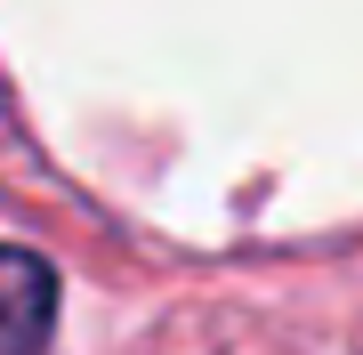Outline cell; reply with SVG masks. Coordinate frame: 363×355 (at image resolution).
I'll return each instance as SVG.
<instances>
[{
	"mask_svg": "<svg viewBox=\"0 0 363 355\" xmlns=\"http://www.w3.org/2000/svg\"><path fill=\"white\" fill-rule=\"evenodd\" d=\"M57 323V275L33 250H0V355H40Z\"/></svg>",
	"mask_w": 363,
	"mask_h": 355,
	"instance_id": "cell-1",
	"label": "cell"
}]
</instances>
